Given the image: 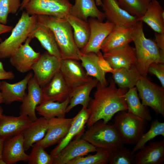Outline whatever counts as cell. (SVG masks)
<instances>
[{"instance_id":"cell-32","label":"cell","mask_w":164,"mask_h":164,"mask_svg":"<svg viewBox=\"0 0 164 164\" xmlns=\"http://www.w3.org/2000/svg\"><path fill=\"white\" fill-rule=\"evenodd\" d=\"M80 60L88 76L96 79L102 85H108V82L105 77L106 73L100 65L96 53L93 52L86 54L82 53Z\"/></svg>"},{"instance_id":"cell-46","label":"cell","mask_w":164,"mask_h":164,"mask_svg":"<svg viewBox=\"0 0 164 164\" xmlns=\"http://www.w3.org/2000/svg\"><path fill=\"white\" fill-rule=\"evenodd\" d=\"M28 0H23L21 3V6L19 9V11L22 10L24 9V6L26 3L28 2Z\"/></svg>"},{"instance_id":"cell-25","label":"cell","mask_w":164,"mask_h":164,"mask_svg":"<svg viewBox=\"0 0 164 164\" xmlns=\"http://www.w3.org/2000/svg\"><path fill=\"white\" fill-rule=\"evenodd\" d=\"M28 37L37 39L46 51L59 59H62L54 34L48 27L37 22Z\"/></svg>"},{"instance_id":"cell-45","label":"cell","mask_w":164,"mask_h":164,"mask_svg":"<svg viewBox=\"0 0 164 164\" xmlns=\"http://www.w3.org/2000/svg\"><path fill=\"white\" fill-rule=\"evenodd\" d=\"M5 139L0 138V160L2 159V153Z\"/></svg>"},{"instance_id":"cell-40","label":"cell","mask_w":164,"mask_h":164,"mask_svg":"<svg viewBox=\"0 0 164 164\" xmlns=\"http://www.w3.org/2000/svg\"><path fill=\"white\" fill-rule=\"evenodd\" d=\"M21 5L20 0H0V23L5 25L9 15L15 14Z\"/></svg>"},{"instance_id":"cell-20","label":"cell","mask_w":164,"mask_h":164,"mask_svg":"<svg viewBox=\"0 0 164 164\" xmlns=\"http://www.w3.org/2000/svg\"><path fill=\"white\" fill-rule=\"evenodd\" d=\"M103 56L113 69L129 68L136 62L135 48L129 44L104 53Z\"/></svg>"},{"instance_id":"cell-1","label":"cell","mask_w":164,"mask_h":164,"mask_svg":"<svg viewBox=\"0 0 164 164\" xmlns=\"http://www.w3.org/2000/svg\"><path fill=\"white\" fill-rule=\"evenodd\" d=\"M96 87L94 98H91L88 104L90 114L86 124L88 128L100 120L108 123L115 114L128 108L125 97L127 89L117 87L113 79H110L109 86L98 82Z\"/></svg>"},{"instance_id":"cell-12","label":"cell","mask_w":164,"mask_h":164,"mask_svg":"<svg viewBox=\"0 0 164 164\" xmlns=\"http://www.w3.org/2000/svg\"><path fill=\"white\" fill-rule=\"evenodd\" d=\"M73 120V118H49L48 129L45 136L36 143L44 149L58 143L67 135Z\"/></svg>"},{"instance_id":"cell-2","label":"cell","mask_w":164,"mask_h":164,"mask_svg":"<svg viewBox=\"0 0 164 164\" xmlns=\"http://www.w3.org/2000/svg\"><path fill=\"white\" fill-rule=\"evenodd\" d=\"M37 20L38 22L48 27L53 32L62 59L80 60L82 53L75 43L73 29L65 18L38 15Z\"/></svg>"},{"instance_id":"cell-4","label":"cell","mask_w":164,"mask_h":164,"mask_svg":"<svg viewBox=\"0 0 164 164\" xmlns=\"http://www.w3.org/2000/svg\"><path fill=\"white\" fill-rule=\"evenodd\" d=\"M88 128L81 138L97 148L111 152L124 145L113 125L108 124L100 120Z\"/></svg>"},{"instance_id":"cell-42","label":"cell","mask_w":164,"mask_h":164,"mask_svg":"<svg viewBox=\"0 0 164 164\" xmlns=\"http://www.w3.org/2000/svg\"><path fill=\"white\" fill-rule=\"evenodd\" d=\"M155 41L158 47L161 50L164 51V32H155Z\"/></svg>"},{"instance_id":"cell-37","label":"cell","mask_w":164,"mask_h":164,"mask_svg":"<svg viewBox=\"0 0 164 164\" xmlns=\"http://www.w3.org/2000/svg\"><path fill=\"white\" fill-rule=\"evenodd\" d=\"M119 5L131 15L139 18L145 12L149 2L148 0H116Z\"/></svg>"},{"instance_id":"cell-19","label":"cell","mask_w":164,"mask_h":164,"mask_svg":"<svg viewBox=\"0 0 164 164\" xmlns=\"http://www.w3.org/2000/svg\"><path fill=\"white\" fill-rule=\"evenodd\" d=\"M22 133L5 140L2 159L6 164H13L17 162L28 161L29 156L25 152Z\"/></svg>"},{"instance_id":"cell-28","label":"cell","mask_w":164,"mask_h":164,"mask_svg":"<svg viewBox=\"0 0 164 164\" xmlns=\"http://www.w3.org/2000/svg\"><path fill=\"white\" fill-rule=\"evenodd\" d=\"M69 14L87 22L89 17L101 22L105 18L104 13L97 8L95 0H75L74 4L70 9Z\"/></svg>"},{"instance_id":"cell-33","label":"cell","mask_w":164,"mask_h":164,"mask_svg":"<svg viewBox=\"0 0 164 164\" xmlns=\"http://www.w3.org/2000/svg\"><path fill=\"white\" fill-rule=\"evenodd\" d=\"M125 97L128 112L147 121L152 119L147 107L143 105L140 101L136 87L129 89L125 94Z\"/></svg>"},{"instance_id":"cell-48","label":"cell","mask_w":164,"mask_h":164,"mask_svg":"<svg viewBox=\"0 0 164 164\" xmlns=\"http://www.w3.org/2000/svg\"><path fill=\"white\" fill-rule=\"evenodd\" d=\"M95 2L97 6H101L102 4L101 0H95Z\"/></svg>"},{"instance_id":"cell-21","label":"cell","mask_w":164,"mask_h":164,"mask_svg":"<svg viewBox=\"0 0 164 164\" xmlns=\"http://www.w3.org/2000/svg\"><path fill=\"white\" fill-rule=\"evenodd\" d=\"M32 121L28 116H8L0 117V138L5 139L22 133Z\"/></svg>"},{"instance_id":"cell-15","label":"cell","mask_w":164,"mask_h":164,"mask_svg":"<svg viewBox=\"0 0 164 164\" xmlns=\"http://www.w3.org/2000/svg\"><path fill=\"white\" fill-rule=\"evenodd\" d=\"M28 86V93L22 102L19 114L27 116L33 121L38 118L36 108L43 101L42 88L33 76L29 80Z\"/></svg>"},{"instance_id":"cell-36","label":"cell","mask_w":164,"mask_h":164,"mask_svg":"<svg viewBox=\"0 0 164 164\" xmlns=\"http://www.w3.org/2000/svg\"><path fill=\"white\" fill-rule=\"evenodd\" d=\"M96 153L86 156L77 157L67 164H107L109 163L110 152L104 149L97 148Z\"/></svg>"},{"instance_id":"cell-9","label":"cell","mask_w":164,"mask_h":164,"mask_svg":"<svg viewBox=\"0 0 164 164\" xmlns=\"http://www.w3.org/2000/svg\"><path fill=\"white\" fill-rule=\"evenodd\" d=\"M61 60L46 51L41 55L32 68L33 77L42 87L60 71Z\"/></svg>"},{"instance_id":"cell-23","label":"cell","mask_w":164,"mask_h":164,"mask_svg":"<svg viewBox=\"0 0 164 164\" xmlns=\"http://www.w3.org/2000/svg\"><path fill=\"white\" fill-rule=\"evenodd\" d=\"M132 41V28L115 25L103 42L101 50L104 53H106L128 44Z\"/></svg>"},{"instance_id":"cell-7","label":"cell","mask_w":164,"mask_h":164,"mask_svg":"<svg viewBox=\"0 0 164 164\" xmlns=\"http://www.w3.org/2000/svg\"><path fill=\"white\" fill-rule=\"evenodd\" d=\"M135 87L142 103L164 117V88L151 82L146 76H141Z\"/></svg>"},{"instance_id":"cell-3","label":"cell","mask_w":164,"mask_h":164,"mask_svg":"<svg viewBox=\"0 0 164 164\" xmlns=\"http://www.w3.org/2000/svg\"><path fill=\"white\" fill-rule=\"evenodd\" d=\"M132 29L136 58L135 65L141 75L146 76L151 63H164V51L158 47L155 41L146 37L142 21H138Z\"/></svg>"},{"instance_id":"cell-26","label":"cell","mask_w":164,"mask_h":164,"mask_svg":"<svg viewBox=\"0 0 164 164\" xmlns=\"http://www.w3.org/2000/svg\"><path fill=\"white\" fill-rule=\"evenodd\" d=\"M49 121V119L43 117L38 118L32 121L23 131L22 134L25 151L44 137L48 129Z\"/></svg>"},{"instance_id":"cell-39","label":"cell","mask_w":164,"mask_h":164,"mask_svg":"<svg viewBox=\"0 0 164 164\" xmlns=\"http://www.w3.org/2000/svg\"><path fill=\"white\" fill-rule=\"evenodd\" d=\"M29 155L28 163L29 164H52L54 158L45 150L41 146L34 144Z\"/></svg>"},{"instance_id":"cell-30","label":"cell","mask_w":164,"mask_h":164,"mask_svg":"<svg viewBox=\"0 0 164 164\" xmlns=\"http://www.w3.org/2000/svg\"><path fill=\"white\" fill-rule=\"evenodd\" d=\"M73 30L75 43L80 50L87 44L90 36L91 30L88 22L69 14L65 18Z\"/></svg>"},{"instance_id":"cell-47","label":"cell","mask_w":164,"mask_h":164,"mask_svg":"<svg viewBox=\"0 0 164 164\" xmlns=\"http://www.w3.org/2000/svg\"><path fill=\"white\" fill-rule=\"evenodd\" d=\"M2 41L1 38L0 37V43ZM6 71L4 69L2 62L0 61V73H2L5 72Z\"/></svg>"},{"instance_id":"cell-16","label":"cell","mask_w":164,"mask_h":164,"mask_svg":"<svg viewBox=\"0 0 164 164\" xmlns=\"http://www.w3.org/2000/svg\"><path fill=\"white\" fill-rule=\"evenodd\" d=\"M101 5L108 21L114 24L129 28L135 26L138 21V18L123 9L116 0H101Z\"/></svg>"},{"instance_id":"cell-43","label":"cell","mask_w":164,"mask_h":164,"mask_svg":"<svg viewBox=\"0 0 164 164\" xmlns=\"http://www.w3.org/2000/svg\"><path fill=\"white\" fill-rule=\"evenodd\" d=\"M15 77L13 73L11 71L0 73V80H12Z\"/></svg>"},{"instance_id":"cell-5","label":"cell","mask_w":164,"mask_h":164,"mask_svg":"<svg viewBox=\"0 0 164 164\" xmlns=\"http://www.w3.org/2000/svg\"><path fill=\"white\" fill-rule=\"evenodd\" d=\"M37 15L23 11L10 36L0 43V58H10L28 37L37 23Z\"/></svg>"},{"instance_id":"cell-10","label":"cell","mask_w":164,"mask_h":164,"mask_svg":"<svg viewBox=\"0 0 164 164\" xmlns=\"http://www.w3.org/2000/svg\"><path fill=\"white\" fill-rule=\"evenodd\" d=\"M88 22L91 30L89 39L85 46L80 50L83 54L90 52L96 53L100 51L103 42L115 25L108 21L103 22L92 18L89 19Z\"/></svg>"},{"instance_id":"cell-44","label":"cell","mask_w":164,"mask_h":164,"mask_svg":"<svg viewBox=\"0 0 164 164\" xmlns=\"http://www.w3.org/2000/svg\"><path fill=\"white\" fill-rule=\"evenodd\" d=\"M12 28V26H7L0 23V35L10 31Z\"/></svg>"},{"instance_id":"cell-50","label":"cell","mask_w":164,"mask_h":164,"mask_svg":"<svg viewBox=\"0 0 164 164\" xmlns=\"http://www.w3.org/2000/svg\"><path fill=\"white\" fill-rule=\"evenodd\" d=\"M3 109L1 106H0V117L3 114Z\"/></svg>"},{"instance_id":"cell-38","label":"cell","mask_w":164,"mask_h":164,"mask_svg":"<svg viewBox=\"0 0 164 164\" xmlns=\"http://www.w3.org/2000/svg\"><path fill=\"white\" fill-rule=\"evenodd\" d=\"M110 153V164H135V154L124 146Z\"/></svg>"},{"instance_id":"cell-31","label":"cell","mask_w":164,"mask_h":164,"mask_svg":"<svg viewBox=\"0 0 164 164\" xmlns=\"http://www.w3.org/2000/svg\"><path fill=\"white\" fill-rule=\"evenodd\" d=\"M99 82L96 78H92L90 81L71 91L69 104L66 109V113L79 104L83 107H88L91 98L90 95L93 89Z\"/></svg>"},{"instance_id":"cell-14","label":"cell","mask_w":164,"mask_h":164,"mask_svg":"<svg viewBox=\"0 0 164 164\" xmlns=\"http://www.w3.org/2000/svg\"><path fill=\"white\" fill-rule=\"evenodd\" d=\"M97 148L81 138L77 137L70 142L54 158V164H67L79 156L96 152Z\"/></svg>"},{"instance_id":"cell-24","label":"cell","mask_w":164,"mask_h":164,"mask_svg":"<svg viewBox=\"0 0 164 164\" xmlns=\"http://www.w3.org/2000/svg\"><path fill=\"white\" fill-rule=\"evenodd\" d=\"M32 76V73L30 72L23 79L15 83L1 81L0 88L3 103L10 104L15 101L22 102L26 94L25 91L28 82Z\"/></svg>"},{"instance_id":"cell-52","label":"cell","mask_w":164,"mask_h":164,"mask_svg":"<svg viewBox=\"0 0 164 164\" xmlns=\"http://www.w3.org/2000/svg\"><path fill=\"white\" fill-rule=\"evenodd\" d=\"M152 0H148V1L149 2H151V1H152Z\"/></svg>"},{"instance_id":"cell-35","label":"cell","mask_w":164,"mask_h":164,"mask_svg":"<svg viewBox=\"0 0 164 164\" xmlns=\"http://www.w3.org/2000/svg\"><path fill=\"white\" fill-rule=\"evenodd\" d=\"M159 135L164 137V123L155 119L151 123L149 131L141 136L132 151L135 153L142 149L147 142Z\"/></svg>"},{"instance_id":"cell-29","label":"cell","mask_w":164,"mask_h":164,"mask_svg":"<svg viewBox=\"0 0 164 164\" xmlns=\"http://www.w3.org/2000/svg\"><path fill=\"white\" fill-rule=\"evenodd\" d=\"M112 79L119 87L128 89L135 87L141 75L135 65L129 68L113 69Z\"/></svg>"},{"instance_id":"cell-41","label":"cell","mask_w":164,"mask_h":164,"mask_svg":"<svg viewBox=\"0 0 164 164\" xmlns=\"http://www.w3.org/2000/svg\"><path fill=\"white\" fill-rule=\"evenodd\" d=\"M148 73L155 76L164 88V63H153L149 66Z\"/></svg>"},{"instance_id":"cell-49","label":"cell","mask_w":164,"mask_h":164,"mask_svg":"<svg viewBox=\"0 0 164 164\" xmlns=\"http://www.w3.org/2000/svg\"><path fill=\"white\" fill-rule=\"evenodd\" d=\"M1 81H0V87L1 85ZM2 103H3V98L2 96L1 91L0 88V104Z\"/></svg>"},{"instance_id":"cell-22","label":"cell","mask_w":164,"mask_h":164,"mask_svg":"<svg viewBox=\"0 0 164 164\" xmlns=\"http://www.w3.org/2000/svg\"><path fill=\"white\" fill-rule=\"evenodd\" d=\"M164 162V139L151 142L135 154V164H162Z\"/></svg>"},{"instance_id":"cell-6","label":"cell","mask_w":164,"mask_h":164,"mask_svg":"<svg viewBox=\"0 0 164 164\" xmlns=\"http://www.w3.org/2000/svg\"><path fill=\"white\" fill-rule=\"evenodd\" d=\"M113 125L124 144L135 145L146 131L147 121L127 111L117 113Z\"/></svg>"},{"instance_id":"cell-18","label":"cell","mask_w":164,"mask_h":164,"mask_svg":"<svg viewBox=\"0 0 164 164\" xmlns=\"http://www.w3.org/2000/svg\"><path fill=\"white\" fill-rule=\"evenodd\" d=\"M90 111L87 107H83L73 118L68 132L65 137L50 152L53 158L73 138L81 137L85 131V125L89 118Z\"/></svg>"},{"instance_id":"cell-34","label":"cell","mask_w":164,"mask_h":164,"mask_svg":"<svg viewBox=\"0 0 164 164\" xmlns=\"http://www.w3.org/2000/svg\"><path fill=\"white\" fill-rule=\"evenodd\" d=\"M70 97H68L62 102L47 101L38 105L36 111L38 114L47 118L55 117L65 118L66 111Z\"/></svg>"},{"instance_id":"cell-27","label":"cell","mask_w":164,"mask_h":164,"mask_svg":"<svg viewBox=\"0 0 164 164\" xmlns=\"http://www.w3.org/2000/svg\"><path fill=\"white\" fill-rule=\"evenodd\" d=\"M137 20L146 23L155 32H164V10L156 0L149 2L145 13Z\"/></svg>"},{"instance_id":"cell-11","label":"cell","mask_w":164,"mask_h":164,"mask_svg":"<svg viewBox=\"0 0 164 164\" xmlns=\"http://www.w3.org/2000/svg\"><path fill=\"white\" fill-rule=\"evenodd\" d=\"M78 61L72 59L61 60L60 71L72 91L92 78L87 74L81 64Z\"/></svg>"},{"instance_id":"cell-8","label":"cell","mask_w":164,"mask_h":164,"mask_svg":"<svg viewBox=\"0 0 164 164\" xmlns=\"http://www.w3.org/2000/svg\"><path fill=\"white\" fill-rule=\"evenodd\" d=\"M72 5L69 0H28L24 9L30 15H47L66 18Z\"/></svg>"},{"instance_id":"cell-13","label":"cell","mask_w":164,"mask_h":164,"mask_svg":"<svg viewBox=\"0 0 164 164\" xmlns=\"http://www.w3.org/2000/svg\"><path fill=\"white\" fill-rule=\"evenodd\" d=\"M32 39L28 37L24 44H22L10 57V62L18 71L26 73L31 70L39 59L41 54L36 52L30 46Z\"/></svg>"},{"instance_id":"cell-51","label":"cell","mask_w":164,"mask_h":164,"mask_svg":"<svg viewBox=\"0 0 164 164\" xmlns=\"http://www.w3.org/2000/svg\"><path fill=\"white\" fill-rule=\"evenodd\" d=\"M0 164H6L4 161L2 159L0 160Z\"/></svg>"},{"instance_id":"cell-17","label":"cell","mask_w":164,"mask_h":164,"mask_svg":"<svg viewBox=\"0 0 164 164\" xmlns=\"http://www.w3.org/2000/svg\"><path fill=\"white\" fill-rule=\"evenodd\" d=\"M42 88V102L47 101L62 102L70 97L72 91L60 71Z\"/></svg>"}]
</instances>
